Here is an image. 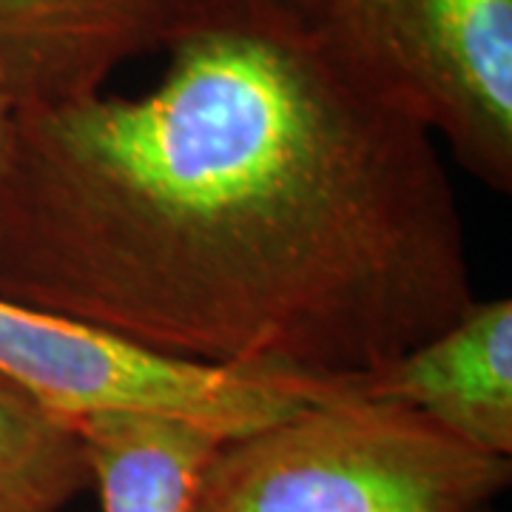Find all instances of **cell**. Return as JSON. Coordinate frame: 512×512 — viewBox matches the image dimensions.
Listing matches in <instances>:
<instances>
[{
  "instance_id": "5b68a950",
  "label": "cell",
  "mask_w": 512,
  "mask_h": 512,
  "mask_svg": "<svg viewBox=\"0 0 512 512\" xmlns=\"http://www.w3.org/2000/svg\"><path fill=\"white\" fill-rule=\"evenodd\" d=\"M228 0H0V97L15 111L103 92L134 57L168 52Z\"/></svg>"
},
{
  "instance_id": "30bf717a",
  "label": "cell",
  "mask_w": 512,
  "mask_h": 512,
  "mask_svg": "<svg viewBox=\"0 0 512 512\" xmlns=\"http://www.w3.org/2000/svg\"><path fill=\"white\" fill-rule=\"evenodd\" d=\"M12 126H15V109L0 97V183L9 160V146H12Z\"/></svg>"
},
{
  "instance_id": "52a82bcc",
  "label": "cell",
  "mask_w": 512,
  "mask_h": 512,
  "mask_svg": "<svg viewBox=\"0 0 512 512\" xmlns=\"http://www.w3.org/2000/svg\"><path fill=\"white\" fill-rule=\"evenodd\" d=\"M103 512H191L225 436L197 421L154 413L74 419Z\"/></svg>"
},
{
  "instance_id": "3957f363",
  "label": "cell",
  "mask_w": 512,
  "mask_h": 512,
  "mask_svg": "<svg viewBox=\"0 0 512 512\" xmlns=\"http://www.w3.org/2000/svg\"><path fill=\"white\" fill-rule=\"evenodd\" d=\"M0 376L60 419L154 413L239 439L330 396L339 382L168 356L117 330L0 296Z\"/></svg>"
},
{
  "instance_id": "6da1fadb",
  "label": "cell",
  "mask_w": 512,
  "mask_h": 512,
  "mask_svg": "<svg viewBox=\"0 0 512 512\" xmlns=\"http://www.w3.org/2000/svg\"><path fill=\"white\" fill-rule=\"evenodd\" d=\"M0 296L319 382L478 299L433 134L336 37L254 0L177 40L151 92L15 111Z\"/></svg>"
},
{
  "instance_id": "8fae6325",
  "label": "cell",
  "mask_w": 512,
  "mask_h": 512,
  "mask_svg": "<svg viewBox=\"0 0 512 512\" xmlns=\"http://www.w3.org/2000/svg\"><path fill=\"white\" fill-rule=\"evenodd\" d=\"M478 512H493V507H487V510H478Z\"/></svg>"
},
{
  "instance_id": "277c9868",
  "label": "cell",
  "mask_w": 512,
  "mask_h": 512,
  "mask_svg": "<svg viewBox=\"0 0 512 512\" xmlns=\"http://www.w3.org/2000/svg\"><path fill=\"white\" fill-rule=\"evenodd\" d=\"M336 40L495 194L512 191V0H356Z\"/></svg>"
},
{
  "instance_id": "9c48e42d",
  "label": "cell",
  "mask_w": 512,
  "mask_h": 512,
  "mask_svg": "<svg viewBox=\"0 0 512 512\" xmlns=\"http://www.w3.org/2000/svg\"><path fill=\"white\" fill-rule=\"evenodd\" d=\"M254 3L311 29V32L333 37L345 26L356 0H254Z\"/></svg>"
},
{
  "instance_id": "ba28073f",
  "label": "cell",
  "mask_w": 512,
  "mask_h": 512,
  "mask_svg": "<svg viewBox=\"0 0 512 512\" xmlns=\"http://www.w3.org/2000/svg\"><path fill=\"white\" fill-rule=\"evenodd\" d=\"M89 484L74 421L0 376V512H60Z\"/></svg>"
},
{
  "instance_id": "7a4b0ae2",
  "label": "cell",
  "mask_w": 512,
  "mask_h": 512,
  "mask_svg": "<svg viewBox=\"0 0 512 512\" xmlns=\"http://www.w3.org/2000/svg\"><path fill=\"white\" fill-rule=\"evenodd\" d=\"M510 481L512 458L339 382L288 419L225 441L191 512H478Z\"/></svg>"
},
{
  "instance_id": "8992f818",
  "label": "cell",
  "mask_w": 512,
  "mask_h": 512,
  "mask_svg": "<svg viewBox=\"0 0 512 512\" xmlns=\"http://www.w3.org/2000/svg\"><path fill=\"white\" fill-rule=\"evenodd\" d=\"M342 384L419 410L476 450L512 458V299H476L416 348Z\"/></svg>"
}]
</instances>
